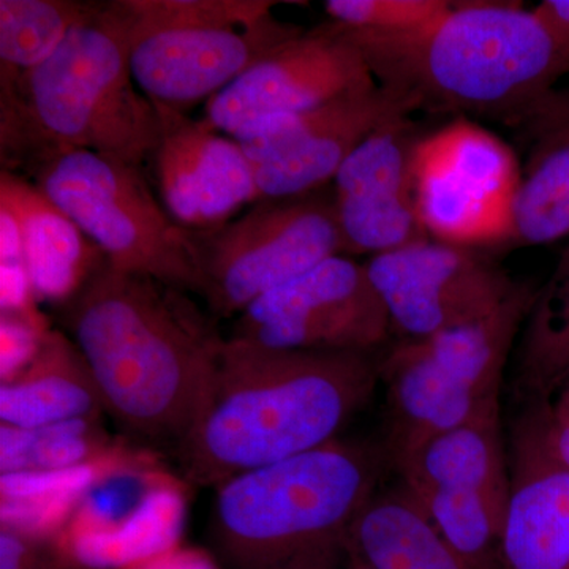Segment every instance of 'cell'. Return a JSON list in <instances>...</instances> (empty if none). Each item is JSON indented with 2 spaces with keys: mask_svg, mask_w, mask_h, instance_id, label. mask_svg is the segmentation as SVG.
<instances>
[{
  "mask_svg": "<svg viewBox=\"0 0 569 569\" xmlns=\"http://www.w3.org/2000/svg\"><path fill=\"white\" fill-rule=\"evenodd\" d=\"M455 6L451 0H328L323 9L343 28L407 32L430 24Z\"/></svg>",
  "mask_w": 569,
  "mask_h": 569,
  "instance_id": "cell-27",
  "label": "cell"
},
{
  "mask_svg": "<svg viewBox=\"0 0 569 569\" xmlns=\"http://www.w3.org/2000/svg\"><path fill=\"white\" fill-rule=\"evenodd\" d=\"M156 107L160 129L149 162L160 201L179 227L211 230L260 200L252 163L234 138L186 111Z\"/></svg>",
  "mask_w": 569,
  "mask_h": 569,
  "instance_id": "cell-15",
  "label": "cell"
},
{
  "mask_svg": "<svg viewBox=\"0 0 569 569\" xmlns=\"http://www.w3.org/2000/svg\"><path fill=\"white\" fill-rule=\"evenodd\" d=\"M542 24L548 29L557 51H559L565 71L569 73V0H545L533 9Z\"/></svg>",
  "mask_w": 569,
  "mask_h": 569,
  "instance_id": "cell-32",
  "label": "cell"
},
{
  "mask_svg": "<svg viewBox=\"0 0 569 569\" xmlns=\"http://www.w3.org/2000/svg\"><path fill=\"white\" fill-rule=\"evenodd\" d=\"M391 331L366 264L336 254L247 307L230 337L279 350L373 355Z\"/></svg>",
  "mask_w": 569,
  "mask_h": 569,
  "instance_id": "cell-12",
  "label": "cell"
},
{
  "mask_svg": "<svg viewBox=\"0 0 569 569\" xmlns=\"http://www.w3.org/2000/svg\"><path fill=\"white\" fill-rule=\"evenodd\" d=\"M203 279L201 298L219 318L247 307L343 254L335 187L288 198H264L230 222L187 231Z\"/></svg>",
  "mask_w": 569,
  "mask_h": 569,
  "instance_id": "cell-9",
  "label": "cell"
},
{
  "mask_svg": "<svg viewBox=\"0 0 569 569\" xmlns=\"http://www.w3.org/2000/svg\"><path fill=\"white\" fill-rule=\"evenodd\" d=\"M335 24L361 51L378 84L411 97L419 110L522 126L567 74L548 29L520 3L456 2L407 32Z\"/></svg>",
  "mask_w": 569,
  "mask_h": 569,
  "instance_id": "cell-4",
  "label": "cell"
},
{
  "mask_svg": "<svg viewBox=\"0 0 569 569\" xmlns=\"http://www.w3.org/2000/svg\"><path fill=\"white\" fill-rule=\"evenodd\" d=\"M503 569H569V470L512 433Z\"/></svg>",
  "mask_w": 569,
  "mask_h": 569,
  "instance_id": "cell-17",
  "label": "cell"
},
{
  "mask_svg": "<svg viewBox=\"0 0 569 569\" xmlns=\"http://www.w3.org/2000/svg\"><path fill=\"white\" fill-rule=\"evenodd\" d=\"M0 283H2V313L11 316H32L36 309L31 279L24 261H6L0 263Z\"/></svg>",
  "mask_w": 569,
  "mask_h": 569,
  "instance_id": "cell-30",
  "label": "cell"
},
{
  "mask_svg": "<svg viewBox=\"0 0 569 569\" xmlns=\"http://www.w3.org/2000/svg\"><path fill=\"white\" fill-rule=\"evenodd\" d=\"M550 413L560 421L568 422L569 425V377L561 385L559 391L556 392L550 400H548Z\"/></svg>",
  "mask_w": 569,
  "mask_h": 569,
  "instance_id": "cell-34",
  "label": "cell"
},
{
  "mask_svg": "<svg viewBox=\"0 0 569 569\" xmlns=\"http://www.w3.org/2000/svg\"><path fill=\"white\" fill-rule=\"evenodd\" d=\"M96 2L0 0V88L51 58Z\"/></svg>",
  "mask_w": 569,
  "mask_h": 569,
  "instance_id": "cell-24",
  "label": "cell"
},
{
  "mask_svg": "<svg viewBox=\"0 0 569 569\" xmlns=\"http://www.w3.org/2000/svg\"><path fill=\"white\" fill-rule=\"evenodd\" d=\"M130 69L152 103L186 111L209 102L253 63L305 29L277 21L260 0H127Z\"/></svg>",
  "mask_w": 569,
  "mask_h": 569,
  "instance_id": "cell-7",
  "label": "cell"
},
{
  "mask_svg": "<svg viewBox=\"0 0 569 569\" xmlns=\"http://www.w3.org/2000/svg\"><path fill=\"white\" fill-rule=\"evenodd\" d=\"M410 116L383 123L340 167L335 187L343 254H376L427 241L415 193L419 141Z\"/></svg>",
  "mask_w": 569,
  "mask_h": 569,
  "instance_id": "cell-16",
  "label": "cell"
},
{
  "mask_svg": "<svg viewBox=\"0 0 569 569\" xmlns=\"http://www.w3.org/2000/svg\"><path fill=\"white\" fill-rule=\"evenodd\" d=\"M373 84L376 78L361 51L329 21L253 63L206 102L203 119L234 137L264 119L310 110Z\"/></svg>",
  "mask_w": 569,
  "mask_h": 569,
  "instance_id": "cell-14",
  "label": "cell"
},
{
  "mask_svg": "<svg viewBox=\"0 0 569 569\" xmlns=\"http://www.w3.org/2000/svg\"><path fill=\"white\" fill-rule=\"evenodd\" d=\"M417 110L411 97L377 82L310 110L264 119L231 138L252 163L260 200L298 197L331 186L370 133Z\"/></svg>",
  "mask_w": 569,
  "mask_h": 569,
  "instance_id": "cell-11",
  "label": "cell"
},
{
  "mask_svg": "<svg viewBox=\"0 0 569 569\" xmlns=\"http://www.w3.org/2000/svg\"><path fill=\"white\" fill-rule=\"evenodd\" d=\"M537 293L533 284L519 283L485 320L406 340L378 362L387 388L389 466L429 438L500 407L505 367Z\"/></svg>",
  "mask_w": 569,
  "mask_h": 569,
  "instance_id": "cell-6",
  "label": "cell"
},
{
  "mask_svg": "<svg viewBox=\"0 0 569 569\" xmlns=\"http://www.w3.org/2000/svg\"><path fill=\"white\" fill-rule=\"evenodd\" d=\"M395 468L407 489L479 493L505 520L511 473L501 437L500 407L429 438Z\"/></svg>",
  "mask_w": 569,
  "mask_h": 569,
  "instance_id": "cell-19",
  "label": "cell"
},
{
  "mask_svg": "<svg viewBox=\"0 0 569 569\" xmlns=\"http://www.w3.org/2000/svg\"><path fill=\"white\" fill-rule=\"evenodd\" d=\"M337 569H372L369 567H366L365 563H361V561L355 560L353 557L348 556V559L346 563L342 565V567Z\"/></svg>",
  "mask_w": 569,
  "mask_h": 569,
  "instance_id": "cell-35",
  "label": "cell"
},
{
  "mask_svg": "<svg viewBox=\"0 0 569 569\" xmlns=\"http://www.w3.org/2000/svg\"><path fill=\"white\" fill-rule=\"evenodd\" d=\"M0 194L20 216L22 258L37 302L66 305L107 258L29 179L2 171Z\"/></svg>",
  "mask_w": 569,
  "mask_h": 569,
  "instance_id": "cell-18",
  "label": "cell"
},
{
  "mask_svg": "<svg viewBox=\"0 0 569 569\" xmlns=\"http://www.w3.org/2000/svg\"><path fill=\"white\" fill-rule=\"evenodd\" d=\"M102 413L88 362L63 331L51 329L36 358L0 385V425L32 429Z\"/></svg>",
  "mask_w": 569,
  "mask_h": 569,
  "instance_id": "cell-20",
  "label": "cell"
},
{
  "mask_svg": "<svg viewBox=\"0 0 569 569\" xmlns=\"http://www.w3.org/2000/svg\"><path fill=\"white\" fill-rule=\"evenodd\" d=\"M51 329L40 313L32 316H11L2 313L0 318V343H2V381L17 376L39 353L44 337Z\"/></svg>",
  "mask_w": 569,
  "mask_h": 569,
  "instance_id": "cell-28",
  "label": "cell"
},
{
  "mask_svg": "<svg viewBox=\"0 0 569 569\" xmlns=\"http://www.w3.org/2000/svg\"><path fill=\"white\" fill-rule=\"evenodd\" d=\"M97 419L61 425L0 427V473L63 471L88 466L102 451L103 438Z\"/></svg>",
  "mask_w": 569,
  "mask_h": 569,
  "instance_id": "cell-26",
  "label": "cell"
},
{
  "mask_svg": "<svg viewBox=\"0 0 569 569\" xmlns=\"http://www.w3.org/2000/svg\"><path fill=\"white\" fill-rule=\"evenodd\" d=\"M512 433L526 438L542 455L569 470V425L553 417L548 403L523 406Z\"/></svg>",
  "mask_w": 569,
  "mask_h": 569,
  "instance_id": "cell-29",
  "label": "cell"
},
{
  "mask_svg": "<svg viewBox=\"0 0 569 569\" xmlns=\"http://www.w3.org/2000/svg\"><path fill=\"white\" fill-rule=\"evenodd\" d=\"M523 129L535 140L512 213V239L539 246L569 236V91H552Z\"/></svg>",
  "mask_w": 569,
  "mask_h": 569,
  "instance_id": "cell-21",
  "label": "cell"
},
{
  "mask_svg": "<svg viewBox=\"0 0 569 569\" xmlns=\"http://www.w3.org/2000/svg\"><path fill=\"white\" fill-rule=\"evenodd\" d=\"M0 569H54L26 531L2 523Z\"/></svg>",
  "mask_w": 569,
  "mask_h": 569,
  "instance_id": "cell-31",
  "label": "cell"
},
{
  "mask_svg": "<svg viewBox=\"0 0 569 569\" xmlns=\"http://www.w3.org/2000/svg\"><path fill=\"white\" fill-rule=\"evenodd\" d=\"M383 449L340 438L217 486L209 545L224 569H337L377 492Z\"/></svg>",
  "mask_w": 569,
  "mask_h": 569,
  "instance_id": "cell-5",
  "label": "cell"
},
{
  "mask_svg": "<svg viewBox=\"0 0 569 569\" xmlns=\"http://www.w3.org/2000/svg\"><path fill=\"white\" fill-rule=\"evenodd\" d=\"M413 179L419 217L436 241L473 249L511 242L522 173L497 134L460 118L419 138Z\"/></svg>",
  "mask_w": 569,
  "mask_h": 569,
  "instance_id": "cell-10",
  "label": "cell"
},
{
  "mask_svg": "<svg viewBox=\"0 0 569 569\" xmlns=\"http://www.w3.org/2000/svg\"><path fill=\"white\" fill-rule=\"evenodd\" d=\"M6 261H24L22 227L14 206L9 198L0 194V263Z\"/></svg>",
  "mask_w": 569,
  "mask_h": 569,
  "instance_id": "cell-33",
  "label": "cell"
},
{
  "mask_svg": "<svg viewBox=\"0 0 569 569\" xmlns=\"http://www.w3.org/2000/svg\"><path fill=\"white\" fill-rule=\"evenodd\" d=\"M189 295L104 261L59 307L112 421L173 451L203 413L227 339Z\"/></svg>",
  "mask_w": 569,
  "mask_h": 569,
  "instance_id": "cell-1",
  "label": "cell"
},
{
  "mask_svg": "<svg viewBox=\"0 0 569 569\" xmlns=\"http://www.w3.org/2000/svg\"><path fill=\"white\" fill-rule=\"evenodd\" d=\"M366 268L407 340L485 320L519 287L481 249L430 239L376 254Z\"/></svg>",
  "mask_w": 569,
  "mask_h": 569,
  "instance_id": "cell-13",
  "label": "cell"
},
{
  "mask_svg": "<svg viewBox=\"0 0 569 569\" xmlns=\"http://www.w3.org/2000/svg\"><path fill=\"white\" fill-rule=\"evenodd\" d=\"M24 178L80 227L112 268L203 293L190 236L153 194L141 168L71 151L50 157Z\"/></svg>",
  "mask_w": 569,
  "mask_h": 569,
  "instance_id": "cell-8",
  "label": "cell"
},
{
  "mask_svg": "<svg viewBox=\"0 0 569 569\" xmlns=\"http://www.w3.org/2000/svg\"><path fill=\"white\" fill-rule=\"evenodd\" d=\"M348 553L372 569H473L403 485L367 501L351 526Z\"/></svg>",
  "mask_w": 569,
  "mask_h": 569,
  "instance_id": "cell-22",
  "label": "cell"
},
{
  "mask_svg": "<svg viewBox=\"0 0 569 569\" xmlns=\"http://www.w3.org/2000/svg\"><path fill=\"white\" fill-rule=\"evenodd\" d=\"M569 377V246L520 331L512 389L523 406L548 402Z\"/></svg>",
  "mask_w": 569,
  "mask_h": 569,
  "instance_id": "cell-23",
  "label": "cell"
},
{
  "mask_svg": "<svg viewBox=\"0 0 569 569\" xmlns=\"http://www.w3.org/2000/svg\"><path fill=\"white\" fill-rule=\"evenodd\" d=\"M127 0L96 2L58 51L0 88L2 171L26 176L50 157L89 151L142 168L159 137L156 104L130 69Z\"/></svg>",
  "mask_w": 569,
  "mask_h": 569,
  "instance_id": "cell-3",
  "label": "cell"
},
{
  "mask_svg": "<svg viewBox=\"0 0 569 569\" xmlns=\"http://www.w3.org/2000/svg\"><path fill=\"white\" fill-rule=\"evenodd\" d=\"M410 490V489H408ZM438 533L473 569H503V519L479 493L462 490H410Z\"/></svg>",
  "mask_w": 569,
  "mask_h": 569,
  "instance_id": "cell-25",
  "label": "cell"
},
{
  "mask_svg": "<svg viewBox=\"0 0 569 569\" xmlns=\"http://www.w3.org/2000/svg\"><path fill=\"white\" fill-rule=\"evenodd\" d=\"M378 383L372 355L279 350L227 337L203 413L174 451L183 477L217 488L325 447Z\"/></svg>",
  "mask_w": 569,
  "mask_h": 569,
  "instance_id": "cell-2",
  "label": "cell"
}]
</instances>
